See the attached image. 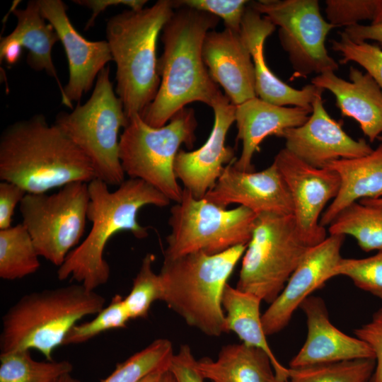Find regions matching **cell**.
Returning a JSON list of instances; mask_svg holds the SVG:
<instances>
[{"mask_svg":"<svg viewBox=\"0 0 382 382\" xmlns=\"http://www.w3.org/2000/svg\"><path fill=\"white\" fill-rule=\"evenodd\" d=\"M219 18L187 6H178L162 30L163 52L158 60L160 86L154 100L141 115L161 127L192 102L212 107L223 93L212 79L202 57L206 35Z\"/></svg>","mask_w":382,"mask_h":382,"instance_id":"1","label":"cell"},{"mask_svg":"<svg viewBox=\"0 0 382 382\" xmlns=\"http://www.w3.org/2000/svg\"><path fill=\"white\" fill-rule=\"evenodd\" d=\"M96 178L86 155L42 115L16 122L0 137V179L26 193H46L75 182Z\"/></svg>","mask_w":382,"mask_h":382,"instance_id":"2","label":"cell"},{"mask_svg":"<svg viewBox=\"0 0 382 382\" xmlns=\"http://www.w3.org/2000/svg\"><path fill=\"white\" fill-rule=\"evenodd\" d=\"M88 185L87 219L92 224L91 228L59 267L57 277L59 280L71 277L88 290L95 291L110 278V267L104 252L110 238L121 231H129L137 238H144L148 230L137 221L139 210L148 205L165 207L170 200L139 179L125 180L114 191L98 178Z\"/></svg>","mask_w":382,"mask_h":382,"instance_id":"3","label":"cell"},{"mask_svg":"<svg viewBox=\"0 0 382 382\" xmlns=\"http://www.w3.org/2000/svg\"><path fill=\"white\" fill-rule=\"evenodd\" d=\"M175 9L174 1L158 0L150 7L125 10L107 22V42L116 64L115 93L128 120L141 116L156 96L161 82L157 40Z\"/></svg>","mask_w":382,"mask_h":382,"instance_id":"4","label":"cell"},{"mask_svg":"<svg viewBox=\"0 0 382 382\" xmlns=\"http://www.w3.org/2000/svg\"><path fill=\"white\" fill-rule=\"evenodd\" d=\"M105 301L79 283L25 294L2 317L1 352L35 349L53 360L70 329L98 313Z\"/></svg>","mask_w":382,"mask_h":382,"instance_id":"5","label":"cell"},{"mask_svg":"<svg viewBox=\"0 0 382 382\" xmlns=\"http://www.w3.org/2000/svg\"><path fill=\"white\" fill-rule=\"evenodd\" d=\"M247 245L217 254L202 252L164 259L158 273L161 301L187 325L211 337L224 333L221 299L227 280Z\"/></svg>","mask_w":382,"mask_h":382,"instance_id":"6","label":"cell"},{"mask_svg":"<svg viewBox=\"0 0 382 382\" xmlns=\"http://www.w3.org/2000/svg\"><path fill=\"white\" fill-rule=\"evenodd\" d=\"M197 126L195 112L190 108L180 110L161 127L149 125L139 115L131 117L120 135L119 156L125 174L179 202L183 189L175 176L174 161L182 144L193 147Z\"/></svg>","mask_w":382,"mask_h":382,"instance_id":"7","label":"cell"},{"mask_svg":"<svg viewBox=\"0 0 382 382\" xmlns=\"http://www.w3.org/2000/svg\"><path fill=\"white\" fill-rule=\"evenodd\" d=\"M115 93L110 68L105 66L99 73L89 99L83 105L79 103L71 112H59L54 124L88 158L96 178L118 187L125 176L119 156V133L128 119Z\"/></svg>","mask_w":382,"mask_h":382,"instance_id":"8","label":"cell"},{"mask_svg":"<svg viewBox=\"0 0 382 382\" xmlns=\"http://www.w3.org/2000/svg\"><path fill=\"white\" fill-rule=\"evenodd\" d=\"M310 248L299 233L293 214L257 215L236 288L270 304Z\"/></svg>","mask_w":382,"mask_h":382,"instance_id":"9","label":"cell"},{"mask_svg":"<svg viewBox=\"0 0 382 382\" xmlns=\"http://www.w3.org/2000/svg\"><path fill=\"white\" fill-rule=\"evenodd\" d=\"M257 215L242 207L227 209L183 189L170 209L164 259L193 253L217 254L250 240Z\"/></svg>","mask_w":382,"mask_h":382,"instance_id":"10","label":"cell"},{"mask_svg":"<svg viewBox=\"0 0 382 382\" xmlns=\"http://www.w3.org/2000/svg\"><path fill=\"white\" fill-rule=\"evenodd\" d=\"M88 183H69L53 194L27 193L19 204L22 224L40 257L60 267L83 236L89 203Z\"/></svg>","mask_w":382,"mask_h":382,"instance_id":"11","label":"cell"},{"mask_svg":"<svg viewBox=\"0 0 382 382\" xmlns=\"http://www.w3.org/2000/svg\"><path fill=\"white\" fill-rule=\"evenodd\" d=\"M249 5L279 26L281 45L294 70L292 78L339 69L325 45L328 34L336 27L322 16L318 0H260Z\"/></svg>","mask_w":382,"mask_h":382,"instance_id":"12","label":"cell"},{"mask_svg":"<svg viewBox=\"0 0 382 382\" xmlns=\"http://www.w3.org/2000/svg\"><path fill=\"white\" fill-rule=\"evenodd\" d=\"M277 167L290 192L293 216L299 233L313 247L327 236L320 223L323 209L338 194L340 179L328 168H316L297 158L285 148L274 156Z\"/></svg>","mask_w":382,"mask_h":382,"instance_id":"13","label":"cell"},{"mask_svg":"<svg viewBox=\"0 0 382 382\" xmlns=\"http://www.w3.org/2000/svg\"><path fill=\"white\" fill-rule=\"evenodd\" d=\"M320 91L312 103V112L303 125L283 132L285 149L311 166L324 168L331 161L369 154L373 149L364 139L349 137L342 121L332 119L323 105Z\"/></svg>","mask_w":382,"mask_h":382,"instance_id":"14","label":"cell"},{"mask_svg":"<svg viewBox=\"0 0 382 382\" xmlns=\"http://www.w3.org/2000/svg\"><path fill=\"white\" fill-rule=\"evenodd\" d=\"M42 16L53 26L64 48L69 64V80L62 95V103L73 108L92 87L105 65L113 61L107 40L90 41L74 27L62 0H38Z\"/></svg>","mask_w":382,"mask_h":382,"instance_id":"15","label":"cell"},{"mask_svg":"<svg viewBox=\"0 0 382 382\" xmlns=\"http://www.w3.org/2000/svg\"><path fill=\"white\" fill-rule=\"evenodd\" d=\"M345 238L329 235L308 250L283 290L262 315L267 336L283 330L303 301L331 279L332 271L342 257L341 248Z\"/></svg>","mask_w":382,"mask_h":382,"instance_id":"16","label":"cell"},{"mask_svg":"<svg viewBox=\"0 0 382 382\" xmlns=\"http://www.w3.org/2000/svg\"><path fill=\"white\" fill-rule=\"evenodd\" d=\"M204 198L224 208L236 204L257 215L293 214L290 192L274 162L257 172H245L233 163L227 165Z\"/></svg>","mask_w":382,"mask_h":382,"instance_id":"17","label":"cell"},{"mask_svg":"<svg viewBox=\"0 0 382 382\" xmlns=\"http://www.w3.org/2000/svg\"><path fill=\"white\" fill-rule=\"evenodd\" d=\"M214 125L205 143L195 151L180 149L174 161L178 180L196 199H202L215 185L224 168L237 158L226 144L227 133L235 122L236 106L223 94L211 107Z\"/></svg>","mask_w":382,"mask_h":382,"instance_id":"18","label":"cell"},{"mask_svg":"<svg viewBox=\"0 0 382 382\" xmlns=\"http://www.w3.org/2000/svg\"><path fill=\"white\" fill-rule=\"evenodd\" d=\"M202 57L214 81L235 106L256 98L254 64L240 33L226 28L206 35Z\"/></svg>","mask_w":382,"mask_h":382,"instance_id":"19","label":"cell"},{"mask_svg":"<svg viewBox=\"0 0 382 382\" xmlns=\"http://www.w3.org/2000/svg\"><path fill=\"white\" fill-rule=\"evenodd\" d=\"M300 308L306 317L307 337L298 353L289 362V368L374 359L371 347L357 337L349 336L333 325L323 299L310 296Z\"/></svg>","mask_w":382,"mask_h":382,"instance_id":"20","label":"cell"},{"mask_svg":"<svg viewBox=\"0 0 382 382\" xmlns=\"http://www.w3.org/2000/svg\"><path fill=\"white\" fill-rule=\"evenodd\" d=\"M275 28L267 17L262 16L248 3L240 34L250 52L254 64L257 97L275 105H290L312 111L313 100L323 88L311 83L296 89L280 80L266 63L265 42Z\"/></svg>","mask_w":382,"mask_h":382,"instance_id":"21","label":"cell"},{"mask_svg":"<svg viewBox=\"0 0 382 382\" xmlns=\"http://www.w3.org/2000/svg\"><path fill=\"white\" fill-rule=\"evenodd\" d=\"M311 112L299 107L275 105L258 97L236 106V139L242 141L243 149L233 166L242 171H255L253 158L262 141L269 136L282 137L284 130L303 125Z\"/></svg>","mask_w":382,"mask_h":382,"instance_id":"22","label":"cell"},{"mask_svg":"<svg viewBox=\"0 0 382 382\" xmlns=\"http://www.w3.org/2000/svg\"><path fill=\"white\" fill-rule=\"evenodd\" d=\"M349 79L346 81L327 71L313 77L311 83L330 91L342 117L355 120L363 134L374 142L382 134V90L368 73L352 66Z\"/></svg>","mask_w":382,"mask_h":382,"instance_id":"23","label":"cell"},{"mask_svg":"<svg viewBox=\"0 0 382 382\" xmlns=\"http://www.w3.org/2000/svg\"><path fill=\"white\" fill-rule=\"evenodd\" d=\"M324 168L337 173L340 187L337 195L321 216L320 223L323 226H328L354 202L382 198V141L368 155L335 160Z\"/></svg>","mask_w":382,"mask_h":382,"instance_id":"24","label":"cell"},{"mask_svg":"<svg viewBox=\"0 0 382 382\" xmlns=\"http://www.w3.org/2000/svg\"><path fill=\"white\" fill-rule=\"evenodd\" d=\"M261 301L256 295L227 284L221 299L226 312L224 332H233L244 345L264 351L270 359L275 377L288 381L289 369L277 360L267 341L260 311Z\"/></svg>","mask_w":382,"mask_h":382,"instance_id":"25","label":"cell"},{"mask_svg":"<svg viewBox=\"0 0 382 382\" xmlns=\"http://www.w3.org/2000/svg\"><path fill=\"white\" fill-rule=\"evenodd\" d=\"M195 368L212 382H269L274 376L269 356L243 343L224 346L216 360H196Z\"/></svg>","mask_w":382,"mask_h":382,"instance_id":"26","label":"cell"},{"mask_svg":"<svg viewBox=\"0 0 382 382\" xmlns=\"http://www.w3.org/2000/svg\"><path fill=\"white\" fill-rule=\"evenodd\" d=\"M13 4L11 11L17 18L14 30L1 40L13 41L28 50V64L35 71H45L54 78L61 92L64 87L58 78L52 59L53 45L59 40V36L50 23H47L42 16L38 0L29 1L25 8H16Z\"/></svg>","mask_w":382,"mask_h":382,"instance_id":"27","label":"cell"},{"mask_svg":"<svg viewBox=\"0 0 382 382\" xmlns=\"http://www.w3.org/2000/svg\"><path fill=\"white\" fill-rule=\"evenodd\" d=\"M329 235L350 236L365 252L382 250V204L356 202L328 226Z\"/></svg>","mask_w":382,"mask_h":382,"instance_id":"28","label":"cell"},{"mask_svg":"<svg viewBox=\"0 0 382 382\" xmlns=\"http://www.w3.org/2000/svg\"><path fill=\"white\" fill-rule=\"evenodd\" d=\"M33 240L23 224L0 230V277L21 279L36 272L40 262Z\"/></svg>","mask_w":382,"mask_h":382,"instance_id":"29","label":"cell"},{"mask_svg":"<svg viewBox=\"0 0 382 382\" xmlns=\"http://www.w3.org/2000/svg\"><path fill=\"white\" fill-rule=\"evenodd\" d=\"M72 370V364L66 360L36 361L28 349L0 354V382H57Z\"/></svg>","mask_w":382,"mask_h":382,"instance_id":"30","label":"cell"},{"mask_svg":"<svg viewBox=\"0 0 382 382\" xmlns=\"http://www.w3.org/2000/svg\"><path fill=\"white\" fill-rule=\"evenodd\" d=\"M374 359H360L288 368L289 382H369Z\"/></svg>","mask_w":382,"mask_h":382,"instance_id":"31","label":"cell"},{"mask_svg":"<svg viewBox=\"0 0 382 382\" xmlns=\"http://www.w3.org/2000/svg\"><path fill=\"white\" fill-rule=\"evenodd\" d=\"M173 345L167 339H157L144 349L119 363L101 382H139L154 370L168 366L173 356Z\"/></svg>","mask_w":382,"mask_h":382,"instance_id":"32","label":"cell"},{"mask_svg":"<svg viewBox=\"0 0 382 382\" xmlns=\"http://www.w3.org/2000/svg\"><path fill=\"white\" fill-rule=\"evenodd\" d=\"M154 255L147 253L142 260L139 272L133 279L132 289L124 298L130 319L146 318L151 304L161 301L162 284L158 274L153 270Z\"/></svg>","mask_w":382,"mask_h":382,"instance_id":"33","label":"cell"},{"mask_svg":"<svg viewBox=\"0 0 382 382\" xmlns=\"http://www.w3.org/2000/svg\"><path fill=\"white\" fill-rule=\"evenodd\" d=\"M129 320L124 298L116 294L94 318L74 325L67 333L63 345L83 343L105 331L124 328Z\"/></svg>","mask_w":382,"mask_h":382,"instance_id":"34","label":"cell"},{"mask_svg":"<svg viewBox=\"0 0 382 382\" xmlns=\"http://www.w3.org/2000/svg\"><path fill=\"white\" fill-rule=\"evenodd\" d=\"M345 276L354 284L382 300V250L364 258H343L330 274V278Z\"/></svg>","mask_w":382,"mask_h":382,"instance_id":"35","label":"cell"},{"mask_svg":"<svg viewBox=\"0 0 382 382\" xmlns=\"http://www.w3.org/2000/svg\"><path fill=\"white\" fill-rule=\"evenodd\" d=\"M339 40H330L331 49L342 56L339 64L354 62L362 66L382 90V50L367 42H354L342 31Z\"/></svg>","mask_w":382,"mask_h":382,"instance_id":"36","label":"cell"},{"mask_svg":"<svg viewBox=\"0 0 382 382\" xmlns=\"http://www.w3.org/2000/svg\"><path fill=\"white\" fill-rule=\"evenodd\" d=\"M379 0H326L325 13L328 22L335 25L348 27L361 21L376 17Z\"/></svg>","mask_w":382,"mask_h":382,"instance_id":"37","label":"cell"},{"mask_svg":"<svg viewBox=\"0 0 382 382\" xmlns=\"http://www.w3.org/2000/svg\"><path fill=\"white\" fill-rule=\"evenodd\" d=\"M246 0H177L175 7L187 6L211 13L224 22L226 28L240 33Z\"/></svg>","mask_w":382,"mask_h":382,"instance_id":"38","label":"cell"},{"mask_svg":"<svg viewBox=\"0 0 382 382\" xmlns=\"http://www.w3.org/2000/svg\"><path fill=\"white\" fill-rule=\"evenodd\" d=\"M354 334L371 347L374 354L376 366L369 382H382V308L369 322L357 328Z\"/></svg>","mask_w":382,"mask_h":382,"instance_id":"39","label":"cell"},{"mask_svg":"<svg viewBox=\"0 0 382 382\" xmlns=\"http://www.w3.org/2000/svg\"><path fill=\"white\" fill-rule=\"evenodd\" d=\"M195 362L190 347L183 345L178 352L173 354L168 369L176 382H204L195 368Z\"/></svg>","mask_w":382,"mask_h":382,"instance_id":"40","label":"cell"},{"mask_svg":"<svg viewBox=\"0 0 382 382\" xmlns=\"http://www.w3.org/2000/svg\"><path fill=\"white\" fill-rule=\"evenodd\" d=\"M26 194L24 190L14 183H0V230L11 226L14 210Z\"/></svg>","mask_w":382,"mask_h":382,"instance_id":"41","label":"cell"},{"mask_svg":"<svg viewBox=\"0 0 382 382\" xmlns=\"http://www.w3.org/2000/svg\"><path fill=\"white\" fill-rule=\"evenodd\" d=\"M76 4L85 6L92 11V15L88 21L85 29L93 26L97 16L108 7L124 5L132 10H140L144 8L146 0H74Z\"/></svg>","mask_w":382,"mask_h":382,"instance_id":"42","label":"cell"},{"mask_svg":"<svg viewBox=\"0 0 382 382\" xmlns=\"http://www.w3.org/2000/svg\"><path fill=\"white\" fill-rule=\"evenodd\" d=\"M354 42L374 40L382 47V25L356 24L345 27L343 31Z\"/></svg>","mask_w":382,"mask_h":382,"instance_id":"43","label":"cell"},{"mask_svg":"<svg viewBox=\"0 0 382 382\" xmlns=\"http://www.w3.org/2000/svg\"><path fill=\"white\" fill-rule=\"evenodd\" d=\"M22 50L23 47L16 42L1 40V61H6L8 65L15 64L21 57Z\"/></svg>","mask_w":382,"mask_h":382,"instance_id":"44","label":"cell"},{"mask_svg":"<svg viewBox=\"0 0 382 382\" xmlns=\"http://www.w3.org/2000/svg\"><path fill=\"white\" fill-rule=\"evenodd\" d=\"M170 366V365H169ZM168 366H163L147 374L139 382H163Z\"/></svg>","mask_w":382,"mask_h":382,"instance_id":"45","label":"cell"},{"mask_svg":"<svg viewBox=\"0 0 382 382\" xmlns=\"http://www.w3.org/2000/svg\"><path fill=\"white\" fill-rule=\"evenodd\" d=\"M372 25H382V0H379V4L375 18L371 22Z\"/></svg>","mask_w":382,"mask_h":382,"instance_id":"46","label":"cell"},{"mask_svg":"<svg viewBox=\"0 0 382 382\" xmlns=\"http://www.w3.org/2000/svg\"><path fill=\"white\" fill-rule=\"evenodd\" d=\"M57 382H81L79 379L73 377L71 374H66L61 377Z\"/></svg>","mask_w":382,"mask_h":382,"instance_id":"47","label":"cell"},{"mask_svg":"<svg viewBox=\"0 0 382 382\" xmlns=\"http://www.w3.org/2000/svg\"><path fill=\"white\" fill-rule=\"evenodd\" d=\"M163 382H176L174 376H173V374L170 373V371H167L166 376H165V378H164V380H163Z\"/></svg>","mask_w":382,"mask_h":382,"instance_id":"48","label":"cell"},{"mask_svg":"<svg viewBox=\"0 0 382 382\" xmlns=\"http://www.w3.org/2000/svg\"><path fill=\"white\" fill-rule=\"evenodd\" d=\"M359 202H366V203H373V204H382V198L376 199H363Z\"/></svg>","mask_w":382,"mask_h":382,"instance_id":"49","label":"cell"},{"mask_svg":"<svg viewBox=\"0 0 382 382\" xmlns=\"http://www.w3.org/2000/svg\"><path fill=\"white\" fill-rule=\"evenodd\" d=\"M269 382H289V381H288L279 380L274 376Z\"/></svg>","mask_w":382,"mask_h":382,"instance_id":"50","label":"cell"},{"mask_svg":"<svg viewBox=\"0 0 382 382\" xmlns=\"http://www.w3.org/2000/svg\"><path fill=\"white\" fill-rule=\"evenodd\" d=\"M377 139H378V141H382V134L380 135V136L378 137Z\"/></svg>","mask_w":382,"mask_h":382,"instance_id":"51","label":"cell"}]
</instances>
